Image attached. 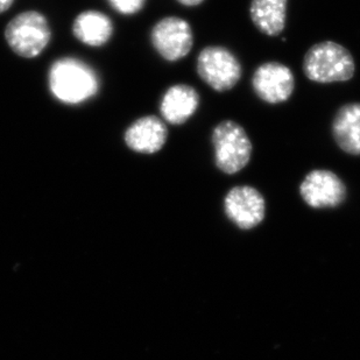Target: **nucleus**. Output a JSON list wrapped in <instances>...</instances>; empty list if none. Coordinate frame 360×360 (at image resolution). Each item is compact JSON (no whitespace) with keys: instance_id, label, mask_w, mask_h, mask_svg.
Returning <instances> with one entry per match:
<instances>
[{"instance_id":"nucleus-1","label":"nucleus","mask_w":360,"mask_h":360,"mask_svg":"<svg viewBox=\"0 0 360 360\" xmlns=\"http://www.w3.org/2000/svg\"><path fill=\"white\" fill-rule=\"evenodd\" d=\"M48 86L58 102L79 105L94 98L99 90L95 69L76 58H58L48 72Z\"/></svg>"},{"instance_id":"nucleus-2","label":"nucleus","mask_w":360,"mask_h":360,"mask_svg":"<svg viewBox=\"0 0 360 360\" xmlns=\"http://www.w3.org/2000/svg\"><path fill=\"white\" fill-rule=\"evenodd\" d=\"M304 75L315 83L330 84L350 81L356 63L350 51L333 41H323L308 49L302 65Z\"/></svg>"},{"instance_id":"nucleus-3","label":"nucleus","mask_w":360,"mask_h":360,"mask_svg":"<svg viewBox=\"0 0 360 360\" xmlns=\"http://www.w3.org/2000/svg\"><path fill=\"white\" fill-rule=\"evenodd\" d=\"M214 165L221 173L235 175L251 161L252 141L244 127L235 120H223L211 134Z\"/></svg>"},{"instance_id":"nucleus-4","label":"nucleus","mask_w":360,"mask_h":360,"mask_svg":"<svg viewBox=\"0 0 360 360\" xmlns=\"http://www.w3.org/2000/svg\"><path fill=\"white\" fill-rule=\"evenodd\" d=\"M5 39L11 49L21 58H37L51 42V26L44 14L26 11L8 22Z\"/></svg>"},{"instance_id":"nucleus-5","label":"nucleus","mask_w":360,"mask_h":360,"mask_svg":"<svg viewBox=\"0 0 360 360\" xmlns=\"http://www.w3.org/2000/svg\"><path fill=\"white\" fill-rule=\"evenodd\" d=\"M196 70L200 79L217 92L235 88L243 74L238 58L223 46L203 48L198 56Z\"/></svg>"},{"instance_id":"nucleus-6","label":"nucleus","mask_w":360,"mask_h":360,"mask_svg":"<svg viewBox=\"0 0 360 360\" xmlns=\"http://www.w3.org/2000/svg\"><path fill=\"white\" fill-rule=\"evenodd\" d=\"M150 42L163 60L180 61L194 46V33L187 20L179 17H166L158 21L150 32Z\"/></svg>"},{"instance_id":"nucleus-7","label":"nucleus","mask_w":360,"mask_h":360,"mask_svg":"<svg viewBox=\"0 0 360 360\" xmlns=\"http://www.w3.org/2000/svg\"><path fill=\"white\" fill-rule=\"evenodd\" d=\"M251 83L257 97L272 105L287 102L295 90L292 69L276 61L259 65L253 72Z\"/></svg>"},{"instance_id":"nucleus-8","label":"nucleus","mask_w":360,"mask_h":360,"mask_svg":"<svg viewBox=\"0 0 360 360\" xmlns=\"http://www.w3.org/2000/svg\"><path fill=\"white\" fill-rule=\"evenodd\" d=\"M300 195L314 209L337 207L347 198V186L331 170L315 169L300 184Z\"/></svg>"},{"instance_id":"nucleus-9","label":"nucleus","mask_w":360,"mask_h":360,"mask_svg":"<svg viewBox=\"0 0 360 360\" xmlns=\"http://www.w3.org/2000/svg\"><path fill=\"white\" fill-rule=\"evenodd\" d=\"M224 211L229 219L239 229L251 230L265 218V198L251 186H237L225 196Z\"/></svg>"},{"instance_id":"nucleus-10","label":"nucleus","mask_w":360,"mask_h":360,"mask_svg":"<svg viewBox=\"0 0 360 360\" xmlns=\"http://www.w3.org/2000/svg\"><path fill=\"white\" fill-rule=\"evenodd\" d=\"M168 138L166 122L157 116L141 117L132 122L124 134L126 146L140 154H154L162 150Z\"/></svg>"},{"instance_id":"nucleus-11","label":"nucleus","mask_w":360,"mask_h":360,"mask_svg":"<svg viewBox=\"0 0 360 360\" xmlns=\"http://www.w3.org/2000/svg\"><path fill=\"white\" fill-rule=\"evenodd\" d=\"M200 104V94L194 86L184 83L172 85L161 97V116L170 125H182L194 116Z\"/></svg>"},{"instance_id":"nucleus-12","label":"nucleus","mask_w":360,"mask_h":360,"mask_svg":"<svg viewBox=\"0 0 360 360\" xmlns=\"http://www.w3.org/2000/svg\"><path fill=\"white\" fill-rule=\"evenodd\" d=\"M331 132L340 150L354 157L360 155V103L340 108L333 117Z\"/></svg>"},{"instance_id":"nucleus-13","label":"nucleus","mask_w":360,"mask_h":360,"mask_svg":"<svg viewBox=\"0 0 360 360\" xmlns=\"http://www.w3.org/2000/svg\"><path fill=\"white\" fill-rule=\"evenodd\" d=\"M72 33L82 44L90 47H102L112 37V21L99 11H85L76 17Z\"/></svg>"},{"instance_id":"nucleus-14","label":"nucleus","mask_w":360,"mask_h":360,"mask_svg":"<svg viewBox=\"0 0 360 360\" xmlns=\"http://www.w3.org/2000/svg\"><path fill=\"white\" fill-rule=\"evenodd\" d=\"M288 0H252L251 20L267 37H279L285 31Z\"/></svg>"},{"instance_id":"nucleus-15","label":"nucleus","mask_w":360,"mask_h":360,"mask_svg":"<svg viewBox=\"0 0 360 360\" xmlns=\"http://www.w3.org/2000/svg\"><path fill=\"white\" fill-rule=\"evenodd\" d=\"M110 6L122 15H133L143 10L146 0H108Z\"/></svg>"},{"instance_id":"nucleus-16","label":"nucleus","mask_w":360,"mask_h":360,"mask_svg":"<svg viewBox=\"0 0 360 360\" xmlns=\"http://www.w3.org/2000/svg\"><path fill=\"white\" fill-rule=\"evenodd\" d=\"M177 1L182 4L184 6L195 7L198 6V5L203 3L204 0H177Z\"/></svg>"},{"instance_id":"nucleus-17","label":"nucleus","mask_w":360,"mask_h":360,"mask_svg":"<svg viewBox=\"0 0 360 360\" xmlns=\"http://www.w3.org/2000/svg\"><path fill=\"white\" fill-rule=\"evenodd\" d=\"M14 0H0V13L6 12L12 5H13Z\"/></svg>"}]
</instances>
